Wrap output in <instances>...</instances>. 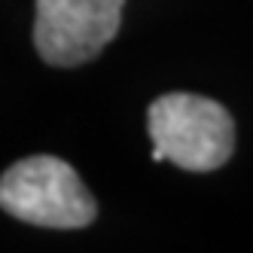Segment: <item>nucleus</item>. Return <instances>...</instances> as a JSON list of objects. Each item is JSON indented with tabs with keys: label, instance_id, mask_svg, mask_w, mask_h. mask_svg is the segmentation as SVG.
<instances>
[{
	"label": "nucleus",
	"instance_id": "3",
	"mask_svg": "<svg viewBox=\"0 0 253 253\" xmlns=\"http://www.w3.org/2000/svg\"><path fill=\"white\" fill-rule=\"evenodd\" d=\"M125 0H37L34 46L52 67L98 58L119 34Z\"/></svg>",
	"mask_w": 253,
	"mask_h": 253
},
{
	"label": "nucleus",
	"instance_id": "1",
	"mask_svg": "<svg viewBox=\"0 0 253 253\" xmlns=\"http://www.w3.org/2000/svg\"><path fill=\"white\" fill-rule=\"evenodd\" d=\"M147 128L153 159L183 171H216L235 150V122L223 104L202 95L171 92L150 104Z\"/></svg>",
	"mask_w": 253,
	"mask_h": 253
},
{
	"label": "nucleus",
	"instance_id": "2",
	"mask_svg": "<svg viewBox=\"0 0 253 253\" xmlns=\"http://www.w3.org/2000/svg\"><path fill=\"white\" fill-rule=\"evenodd\" d=\"M0 208L9 216L46 229H83L95 220V198L67 162L28 156L0 177Z\"/></svg>",
	"mask_w": 253,
	"mask_h": 253
}]
</instances>
